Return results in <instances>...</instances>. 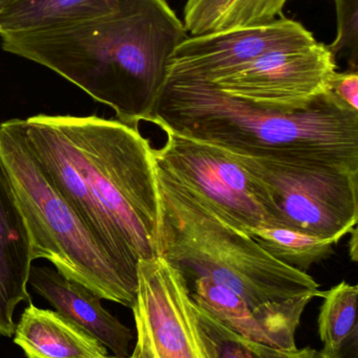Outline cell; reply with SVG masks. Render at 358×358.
I'll return each instance as SVG.
<instances>
[{"label":"cell","mask_w":358,"mask_h":358,"mask_svg":"<svg viewBox=\"0 0 358 358\" xmlns=\"http://www.w3.org/2000/svg\"><path fill=\"white\" fill-rule=\"evenodd\" d=\"M313 358H338V357H331V355H326V353H324V352H319V351H317V352H315V357Z\"/></svg>","instance_id":"24"},{"label":"cell","mask_w":358,"mask_h":358,"mask_svg":"<svg viewBox=\"0 0 358 358\" xmlns=\"http://www.w3.org/2000/svg\"><path fill=\"white\" fill-rule=\"evenodd\" d=\"M29 284L55 311L113 351L116 357H128L132 330L111 315L102 306V299L94 292L46 266L32 265Z\"/></svg>","instance_id":"12"},{"label":"cell","mask_w":358,"mask_h":358,"mask_svg":"<svg viewBox=\"0 0 358 358\" xmlns=\"http://www.w3.org/2000/svg\"><path fill=\"white\" fill-rule=\"evenodd\" d=\"M336 73L329 48L317 41L267 52L212 83L235 98L289 115L327 94Z\"/></svg>","instance_id":"8"},{"label":"cell","mask_w":358,"mask_h":358,"mask_svg":"<svg viewBox=\"0 0 358 358\" xmlns=\"http://www.w3.org/2000/svg\"><path fill=\"white\" fill-rule=\"evenodd\" d=\"M157 178L158 256L180 273L186 285L207 278L256 309H284L324 296L308 273L273 258L247 231L158 166Z\"/></svg>","instance_id":"4"},{"label":"cell","mask_w":358,"mask_h":358,"mask_svg":"<svg viewBox=\"0 0 358 358\" xmlns=\"http://www.w3.org/2000/svg\"><path fill=\"white\" fill-rule=\"evenodd\" d=\"M38 168L111 260L138 281L158 256L160 199L151 143L139 128L97 115L21 119Z\"/></svg>","instance_id":"1"},{"label":"cell","mask_w":358,"mask_h":358,"mask_svg":"<svg viewBox=\"0 0 358 358\" xmlns=\"http://www.w3.org/2000/svg\"><path fill=\"white\" fill-rule=\"evenodd\" d=\"M14 343L27 358H105L107 350L96 338L57 311L29 302L14 332Z\"/></svg>","instance_id":"14"},{"label":"cell","mask_w":358,"mask_h":358,"mask_svg":"<svg viewBox=\"0 0 358 358\" xmlns=\"http://www.w3.org/2000/svg\"><path fill=\"white\" fill-rule=\"evenodd\" d=\"M165 144L153 149L156 165L205 200L240 229L277 227V210L266 185L224 149L161 128Z\"/></svg>","instance_id":"7"},{"label":"cell","mask_w":358,"mask_h":358,"mask_svg":"<svg viewBox=\"0 0 358 358\" xmlns=\"http://www.w3.org/2000/svg\"><path fill=\"white\" fill-rule=\"evenodd\" d=\"M195 1H197V0H187L186 8L187 6H191V4L195 3Z\"/></svg>","instance_id":"25"},{"label":"cell","mask_w":358,"mask_h":358,"mask_svg":"<svg viewBox=\"0 0 358 358\" xmlns=\"http://www.w3.org/2000/svg\"><path fill=\"white\" fill-rule=\"evenodd\" d=\"M29 233L0 163V336L11 338L16 324L14 311L29 301L32 262Z\"/></svg>","instance_id":"13"},{"label":"cell","mask_w":358,"mask_h":358,"mask_svg":"<svg viewBox=\"0 0 358 358\" xmlns=\"http://www.w3.org/2000/svg\"><path fill=\"white\" fill-rule=\"evenodd\" d=\"M189 313L198 343L205 358H313L317 352L309 347L284 350L248 340L212 319L191 300Z\"/></svg>","instance_id":"17"},{"label":"cell","mask_w":358,"mask_h":358,"mask_svg":"<svg viewBox=\"0 0 358 358\" xmlns=\"http://www.w3.org/2000/svg\"><path fill=\"white\" fill-rule=\"evenodd\" d=\"M182 275L165 259L140 260L132 306L137 328L136 358H205L189 313Z\"/></svg>","instance_id":"9"},{"label":"cell","mask_w":358,"mask_h":358,"mask_svg":"<svg viewBox=\"0 0 358 358\" xmlns=\"http://www.w3.org/2000/svg\"><path fill=\"white\" fill-rule=\"evenodd\" d=\"M105 358H136V357H132H132H105Z\"/></svg>","instance_id":"26"},{"label":"cell","mask_w":358,"mask_h":358,"mask_svg":"<svg viewBox=\"0 0 358 358\" xmlns=\"http://www.w3.org/2000/svg\"><path fill=\"white\" fill-rule=\"evenodd\" d=\"M330 92L347 106L358 111V73L357 71L336 73L331 81Z\"/></svg>","instance_id":"21"},{"label":"cell","mask_w":358,"mask_h":358,"mask_svg":"<svg viewBox=\"0 0 358 358\" xmlns=\"http://www.w3.org/2000/svg\"><path fill=\"white\" fill-rule=\"evenodd\" d=\"M230 155L266 185L277 227L338 242L357 227L358 172Z\"/></svg>","instance_id":"6"},{"label":"cell","mask_w":358,"mask_h":358,"mask_svg":"<svg viewBox=\"0 0 358 358\" xmlns=\"http://www.w3.org/2000/svg\"><path fill=\"white\" fill-rule=\"evenodd\" d=\"M0 37L2 50L55 71L139 128L187 31L166 0H117L109 14Z\"/></svg>","instance_id":"2"},{"label":"cell","mask_w":358,"mask_h":358,"mask_svg":"<svg viewBox=\"0 0 358 358\" xmlns=\"http://www.w3.org/2000/svg\"><path fill=\"white\" fill-rule=\"evenodd\" d=\"M13 1H14V0H0V12H1L2 10H4L6 6H10Z\"/></svg>","instance_id":"23"},{"label":"cell","mask_w":358,"mask_h":358,"mask_svg":"<svg viewBox=\"0 0 358 358\" xmlns=\"http://www.w3.org/2000/svg\"><path fill=\"white\" fill-rule=\"evenodd\" d=\"M147 122L235 155L358 172V111L330 90L305 110L286 115L212 82L167 79Z\"/></svg>","instance_id":"3"},{"label":"cell","mask_w":358,"mask_h":358,"mask_svg":"<svg viewBox=\"0 0 358 358\" xmlns=\"http://www.w3.org/2000/svg\"><path fill=\"white\" fill-rule=\"evenodd\" d=\"M351 235V239L350 242H349V246H350V250H349V252H350V257L351 259H352L353 262H357L358 259V252H357V227H354V229H352V231H350Z\"/></svg>","instance_id":"22"},{"label":"cell","mask_w":358,"mask_h":358,"mask_svg":"<svg viewBox=\"0 0 358 358\" xmlns=\"http://www.w3.org/2000/svg\"><path fill=\"white\" fill-rule=\"evenodd\" d=\"M247 233L273 258L306 273L312 265L329 258L338 243L288 227L263 225Z\"/></svg>","instance_id":"19"},{"label":"cell","mask_w":358,"mask_h":358,"mask_svg":"<svg viewBox=\"0 0 358 358\" xmlns=\"http://www.w3.org/2000/svg\"><path fill=\"white\" fill-rule=\"evenodd\" d=\"M288 0H197L185 8L184 27L191 36L266 24L282 14Z\"/></svg>","instance_id":"16"},{"label":"cell","mask_w":358,"mask_h":358,"mask_svg":"<svg viewBox=\"0 0 358 358\" xmlns=\"http://www.w3.org/2000/svg\"><path fill=\"white\" fill-rule=\"evenodd\" d=\"M338 14V36L328 45L334 58L348 59L350 71H357L358 62V0H334Z\"/></svg>","instance_id":"20"},{"label":"cell","mask_w":358,"mask_h":358,"mask_svg":"<svg viewBox=\"0 0 358 358\" xmlns=\"http://www.w3.org/2000/svg\"><path fill=\"white\" fill-rule=\"evenodd\" d=\"M357 296L358 286L345 281L324 294L319 315L322 352L338 358H346L350 352L357 355Z\"/></svg>","instance_id":"18"},{"label":"cell","mask_w":358,"mask_h":358,"mask_svg":"<svg viewBox=\"0 0 358 358\" xmlns=\"http://www.w3.org/2000/svg\"><path fill=\"white\" fill-rule=\"evenodd\" d=\"M315 42L300 22L284 17L266 24L191 36L174 50L167 79L212 82L267 52Z\"/></svg>","instance_id":"10"},{"label":"cell","mask_w":358,"mask_h":358,"mask_svg":"<svg viewBox=\"0 0 358 358\" xmlns=\"http://www.w3.org/2000/svg\"><path fill=\"white\" fill-rule=\"evenodd\" d=\"M187 286L195 306L248 340L284 350H296V332L311 299L284 309H256L224 286L200 278Z\"/></svg>","instance_id":"11"},{"label":"cell","mask_w":358,"mask_h":358,"mask_svg":"<svg viewBox=\"0 0 358 358\" xmlns=\"http://www.w3.org/2000/svg\"><path fill=\"white\" fill-rule=\"evenodd\" d=\"M0 163L25 220L33 260H48L102 300L132 308L138 281L111 260L40 171L25 145L21 119L0 124Z\"/></svg>","instance_id":"5"},{"label":"cell","mask_w":358,"mask_h":358,"mask_svg":"<svg viewBox=\"0 0 358 358\" xmlns=\"http://www.w3.org/2000/svg\"><path fill=\"white\" fill-rule=\"evenodd\" d=\"M116 4L117 0H14L0 12V36L101 16Z\"/></svg>","instance_id":"15"}]
</instances>
